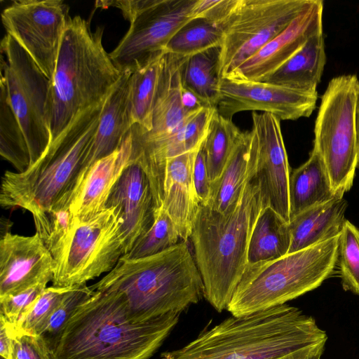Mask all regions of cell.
<instances>
[{
  "label": "cell",
  "instance_id": "1",
  "mask_svg": "<svg viewBox=\"0 0 359 359\" xmlns=\"http://www.w3.org/2000/svg\"><path fill=\"white\" fill-rule=\"evenodd\" d=\"M327 340L313 317L284 304L232 316L161 359H320Z\"/></svg>",
  "mask_w": 359,
  "mask_h": 359
},
{
  "label": "cell",
  "instance_id": "2",
  "mask_svg": "<svg viewBox=\"0 0 359 359\" xmlns=\"http://www.w3.org/2000/svg\"><path fill=\"white\" fill-rule=\"evenodd\" d=\"M170 313L133 322L117 294L94 291L78 307L58 337L51 359H149L179 320Z\"/></svg>",
  "mask_w": 359,
  "mask_h": 359
},
{
  "label": "cell",
  "instance_id": "3",
  "mask_svg": "<svg viewBox=\"0 0 359 359\" xmlns=\"http://www.w3.org/2000/svg\"><path fill=\"white\" fill-rule=\"evenodd\" d=\"M103 104L80 114L29 168L24 172L6 171L2 177L1 205L29 211L36 233L44 243L49 235L52 210L62 201H70L93 144Z\"/></svg>",
  "mask_w": 359,
  "mask_h": 359
},
{
  "label": "cell",
  "instance_id": "4",
  "mask_svg": "<svg viewBox=\"0 0 359 359\" xmlns=\"http://www.w3.org/2000/svg\"><path fill=\"white\" fill-rule=\"evenodd\" d=\"M90 287L118 295L133 322L180 313L196 304L204 292L201 273L185 241L151 256L121 257L106 276Z\"/></svg>",
  "mask_w": 359,
  "mask_h": 359
},
{
  "label": "cell",
  "instance_id": "5",
  "mask_svg": "<svg viewBox=\"0 0 359 359\" xmlns=\"http://www.w3.org/2000/svg\"><path fill=\"white\" fill-rule=\"evenodd\" d=\"M264 208L256 174L231 211L222 214L209 205L200 206L190 239L203 297L219 312L226 309L246 269L250 235Z\"/></svg>",
  "mask_w": 359,
  "mask_h": 359
},
{
  "label": "cell",
  "instance_id": "6",
  "mask_svg": "<svg viewBox=\"0 0 359 359\" xmlns=\"http://www.w3.org/2000/svg\"><path fill=\"white\" fill-rule=\"evenodd\" d=\"M103 33L80 15L68 21L51 81V142L80 114L103 104L123 74L103 46Z\"/></svg>",
  "mask_w": 359,
  "mask_h": 359
},
{
  "label": "cell",
  "instance_id": "7",
  "mask_svg": "<svg viewBox=\"0 0 359 359\" xmlns=\"http://www.w3.org/2000/svg\"><path fill=\"white\" fill-rule=\"evenodd\" d=\"M339 236L277 259L247 265L226 310L234 316H246L317 288L336 267Z\"/></svg>",
  "mask_w": 359,
  "mask_h": 359
},
{
  "label": "cell",
  "instance_id": "8",
  "mask_svg": "<svg viewBox=\"0 0 359 359\" xmlns=\"http://www.w3.org/2000/svg\"><path fill=\"white\" fill-rule=\"evenodd\" d=\"M359 80L355 74L332 78L321 97L313 147L320 155L334 194L344 198L353 186L358 164L355 114Z\"/></svg>",
  "mask_w": 359,
  "mask_h": 359
},
{
  "label": "cell",
  "instance_id": "9",
  "mask_svg": "<svg viewBox=\"0 0 359 359\" xmlns=\"http://www.w3.org/2000/svg\"><path fill=\"white\" fill-rule=\"evenodd\" d=\"M123 219L116 206L106 207L88 220L73 219L71 229L52 254L53 285L74 287L109 272L125 254Z\"/></svg>",
  "mask_w": 359,
  "mask_h": 359
},
{
  "label": "cell",
  "instance_id": "10",
  "mask_svg": "<svg viewBox=\"0 0 359 359\" xmlns=\"http://www.w3.org/2000/svg\"><path fill=\"white\" fill-rule=\"evenodd\" d=\"M0 50L1 83L25 134L32 165L51 142V81L10 35L2 39Z\"/></svg>",
  "mask_w": 359,
  "mask_h": 359
},
{
  "label": "cell",
  "instance_id": "11",
  "mask_svg": "<svg viewBox=\"0 0 359 359\" xmlns=\"http://www.w3.org/2000/svg\"><path fill=\"white\" fill-rule=\"evenodd\" d=\"M313 0H236L220 25L219 79L257 53Z\"/></svg>",
  "mask_w": 359,
  "mask_h": 359
},
{
  "label": "cell",
  "instance_id": "12",
  "mask_svg": "<svg viewBox=\"0 0 359 359\" xmlns=\"http://www.w3.org/2000/svg\"><path fill=\"white\" fill-rule=\"evenodd\" d=\"M196 0H144L130 27L109 53L121 72L135 69L165 52L170 39L194 20Z\"/></svg>",
  "mask_w": 359,
  "mask_h": 359
},
{
  "label": "cell",
  "instance_id": "13",
  "mask_svg": "<svg viewBox=\"0 0 359 359\" xmlns=\"http://www.w3.org/2000/svg\"><path fill=\"white\" fill-rule=\"evenodd\" d=\"M70 17L69 6L62 0L13 1L1 13L7 34L25 49L51 81Z\"/></svg>",
  "mask_w": 359,
  "mask_h": 359
},
{
  "label": "cell",
  "instance_id": "14",
  "mask_svg": "<svg viewBox=\"0 0 359 359\" xmlns=\"http://www.w3.org/2000/svg\"><path fill=\"white\" fill-rule=\"evenodd\" d=\"M317 99V92H304L228 74L219 79L216 109L229 119L243 111H261L272 114L280 121H294L310 116Z\"/></svg>",
  "mask_w": 359,
  "mask_h": 359
},
{
  "label": "cell",
  "instance_id": "15",
  "mask_svg": "<svg viewBox=\"0 0 359 359\" xmlns=\"http://www.w3.org/2000/svg\"><path fill=\"white\" fill-rule=\"evenodd\" d=\"M252 128L259 143L256 177L264 206H270L290 221L289 183L291 173L280 128V120L270 113H252Z\"/></svg>",
  "mask_w": 359,
  "mask_h": 359
},
{
  "label": "cell",
  "instance_id": "16",
  "mask_svg": "<svg viewBox=\"0 0 359 359\" xmlns=\"http://www.w3.org/2000/svg\"><path fill=\"white\" fill-rule=\"evenodd\" d=\"M215 109H201L176 132L163 138L145 142L132 139L130 159L140 165L149 181L156 210L162 205L168 161L202 145Z\"/></svg>",
  "mask_w": 359,
  "mask_h": 359
},
{
  "label": "cell",
  "instance_id": "17",
  "mask_svg": "<svg viewBox=\"0 0 359 359\" xmlns=\"http://www.w3.org/2000/svg\"><path fill=\"white\" fill-rule=\"evenodd\" d=\"M55 261L40 236L4 233L0 240V298L53 280Z\"/></svg>",
  "mask_w": 359,
  "mask_h": 359
},
{
  "label": "cell",
  "instance_id": "18",
  "mask_svg": "<svg viewBox=\"0 0 359 359\" xmlns=\"http://www.w3.org/2000/svg\"><path fill=\"white\" fill-rule=\"evenodd\" d=\"M323 1L312 4L278 35L229 74L255 81H266L313 36L323 32Z\"/></svg>",
  "mask_w": 359,
  "mask_h": 359
},
{
  "label": "cell",
  "instance_id": "19",
  "mask_svg": "<svg viewBox=\"0 0 359 359\" xmlns=\"http://www.w3.org/2000/svg\"><path fill=\"white\" fill-rule=\"evenodd\" d=\"M109 206H116L120 211L126 254L151 227L156 212L149 181L134 161L130 159L112 189L107 203Z\"/></svg>",
  "mask_w": 359,
  "mask_h": 359
},
{
  "label": "cell",
  "instance_id": "20",
  "mask_svg": "<svg viewBox=\"0 0 359 359\" xmlns=\"http://www.w3.org/2000/svg\"><path fill=\"white\" fill-rule=\"evenodd\" d=\"M132 137L129 133L121 147L95 162L73 189L70 211L74 219H90L107 207L114 185L130 161Z\"/></svg>",
  "mask_w": 359,
  "mask_h": 359
},
{
  "label": "cell",
  "instance_id": "21",
  "mask_svg": "<svg viewBox=\"0 0 359 359\" xmlns=\"http://www.w3.org/2000/svg\"><path fill=\"white\" fill-rule=\"evenodd\" d=\"M187 57L165 52L153 109L151 129L145 131L139 126L133 125L130 130L133 140L145 142L167 137L176 132L198 111H187L182 101L181 68Z\"/></svg>",
  "mask_w": 359,
  "mask_h": 359
},
{
  "label": "cell",
  "instance_id": "22",
  "mask_svg": "<svg viewBox=\"0 0 359 359\" xmlns=\"http://www.w3.org/2000/svg\"><path fill=\"white\" fill-rule=\"evenodd\" d=\"M201 146L168 160L165 167L161 208L166 211L181 240L185 242L190 238L201 206L194 184L193 169Z\"/></svg>",
  "mask_w": 359,
  "mask_h": 359
},
{
  "label": "cell",
  "instance_id": "23",
  "mask_svg": "<svg viewBox=\"0 0 359 359\" xmlns=\"http://www.w3.org/2000/svg\"><path fill=\"white\" fill-rule=\"evenodd\" d=\"M132 72L130 70L123 71L102 105L96 133L76 185L95 162L110 155L121 147L133 126L128 113Z\"/></svg>",
  "mask_w": 359,
  "mask_h": 359
},
{
  "label": "cell",
  "instance_id": "24",
  "mask_svg": "<svg viewBox=\"0 0 359 359\" xmlns=\"http://www.w3.org/2000/svg\"><path fill=\"white\" fill-rule=\"evenodd\" d=\"M258 150L255 130L241 132L222 177L211 187L207 205L222 214L235 208L247 183L257 172Z\"/></svg>",
  "mask_w": 359,
  "mask_h": 359
},
{
  "label": "cell",
  "instance_id": "25",
  "mask_svg": "<svg viewBox=\"0 0 359 359\" xmlns=\"http://www.w3.org/2000/svg\"><path fill=\"white\" fill-rule=\"evenodd\" d=\"M347 202L336 198L292 217L289 222L291 243L288 254L309 248L341 233Z\"/></svg>",
  "mask_w": 359,
  "mask_h": 359
},
{
  "label": "cell",
  "instance_id": "26",
  "mask_svg": "<svg viewBox=\"0 0 359 359\" xmlns=\"http://www.w3.org/2000/svg\"><path fill=\"white\" fill-rule=\"evenodd\" d=\"M326 63L323 32L312 36L304 46L266 81L295 90L315 93Z\"/></svg>",
  "mask_w": 359,
  "mask_h": 359
},
{
  "label": "cell",
  "instance_id": "27",
  "mask_svg": "<svg viewBox=\"0 0 359 359\" xmlns=\"http://www.w3.org/2000/svg\"><path fill=\"white\" fill-rule=\"evenodd\" d=\"M337 197L319 153L313 148L309 159L291 171L289 183L290 219Z\"/></svg>",
  "mask_w": 359,
  "mask_h": 359
},
{
  "label": "cell",
  "instance_id": "28",
  "mask_svg": "<svg viewBox=\"0 0 359 359\" xmlns=\"http://www.w3.org/2000/svg\"><path fill=\"white\" fill-rule=\"evenodd\" d=\"M289 223L270 206L262 209L252 229L248 248V265L279 259L288 254Z\"/></svg>",
  "mask_w": 359,
  "mask_h": 359
},
{
  "label": "cell",
  "instance_id": "29",
  "mask_svg": "<svg viewBox=\"0 0 359 359\" xmlns=\"http://www.w3.org/2000/svg\"><path fill=\"white\" fill-rule=\"evenodd\" d=\"M165 52L132 72L130 79L128 113L132 126L145 131L152 126V113Z\"/></svg>",
  "mask_w": 359,
  "mask_h": 359
},
{
  "label": "cell",
  "instance_id": "30",
  "mask_svg": "<svg viewBox=\"0 0 359 359\" xmlns=\"http://www.w3.org/2000/svg\"><path fill=\"white\" fill-rule=\"evenodd\" d=\"M219 47L188 57L181 68L183 86L194 93L208 107L216 108L219 76Z\"/></svg>",
  "mask_w": 359,
  "mask_h": 359
},
{
  "label": "cell",
  "instance_id": "31",
  "mask_svg": "<svg viewBox=\"0 0 359 359\" xmlns=\"http://www.w3.org/2000/svg\"><path fill=\"white\" fill-rule=\"evenodd\" d=\"M241 132L232 119L224 118L215 109L202 145L211 187L222 177Z\"/></svg>",
  "mask_w": 359,
  "mask_h": 359
},
{
  "label": "cell",
  "instance_id": "32",
  "mask_svg": "<svg viewBox=\"0 0 359 359\" xmlns=\"http://www.w3.org/2000/svg\"><path fill=\"white\" fill-rule=\"evenodd\" d=\"M0 154L18 172L32 165L31 156L22 129L11 108L6 88L1 83Z\"/></svg>",
  "mask_w": 359,
  "mask_h": 359
},
{
  "label": "cell",
  "instance_id": "33",
  "mask_svg": "<svg viewBox=\"0 0 359 359\" xmlns=\"http://www.w3.org/2000/svg\"><path fill=\"white\" fill-rule=\"evenodd\" d=\"M222 37V29L216 23L196 19L180 29L166 44L164 50L182 57H190L220 47Z\"/></svg>",
  "mask_w": 359,
  "mask_h": 359
},
{
  "label": "cell",
  "instance_id": "34",
  "mask_svg": "<svg viewBox=\"0 0 359 359\" xmlns=\"http://www.w3.org/2000/svg\"><path fill=\"white\" fill-rule=\"evenodd\" d=\"M180 239L174 222L166 211L161 208L156 210L151 227L121 257L133 259L151 256L175 246L179 243Z\"/></svg>",
  "mask_w": 359,
  "mask_h": 359
},
{
  "label": "cell",
  "instance_id": "35",
  "mask_svg": "<svg viewBox=\"0 0 359 359\" xmlns=\"http://www.w3.org/2000/svg\"><path fill=\"white\" fill-rule=\"evenodd\" d=\"M72 287H46L18 320L11 333L41 336L54 310Z\"/></svg>",
  "mask_w": 359,
  "mask_h": 359
},
{
  "label": "cell",
  "instance_id": "36",
  "mask_svg": "<svg viewBox=\"0 0 359 359\" xmlns=\"http://www.w3.org/2000/svg\"><path fill=\"white\" fill-rule=\"evenodd\" d=\"M336 266L343 289L359 295V229L347 219L338 239Z\"/></svg>",
  "mask_w": 359,
  "mask_h": 359
},
{
  "label": "cell",
  "instance_id": "37",
  "mask_svg": "<svg viewBox=\"0 0 359 359\" xmlns=\"http://www.w3.org/2000/svg\"><path fill=\"white\" fill-rule=\"evenodd\" d=\"M94 293L86 284L72 287L52 313L41 337L50 352L62 330L79 306Z\"/></svg>",
  "mask_w": 359,
  "mask_h": 359
},
{
  "label": "cell",
  "instance_id": "38",
  "mask_svg": "<svg viewBox=\"0 0 359 359\" xmlns=\"http://www.w3.org/2000/svg\"><path fill=\"white\" fill-rule=\"evenodd\" d=\"M47 284L40 283L15 294L0 298V318L11 329H13L29 306L47 287Z\"/></svg>",
  "mask_w": 359,
  "mask_h": 359
},
{
  "label": "cell",
  "instance_id": "39",
  "mask_svg": "<svg viewBox=\"0 0 359 359\" xmlns=\"http://www.w3.org/2000/svg\"><path fill=\"white\" fill-rule=\"evenodd\" d=\"M11 359H51L49 349L41 336L27 334L14 337Z\"/></svg>",
  "mask_w": 359,
  "mask_h": 359
},
{
  "label": "cell",
  "instance_id": "40",
  "mask_svg": "<svg viewBox=\"0 0 359 359\" xmlns=\"http://www.w3.org/2000/svg\"><path fill=\"white\" fill-rule=\"evenodd\" d=\"M193 180L201 205H208L211 199V182L209 178L205 156L202 146L195 160L193 169Z\"/></svg>",
  "mask_w": 359,
  "mask_h": 359
},
{
  "label": "cell",
  "instance_id": "41",
  "mask_svg": "<svg viewBox=\"0 0 359 359\" xmlns=\"http://www.w3.org/2000/svg\"><path fill=\"white\" fill-rule=\"evenodd\" d=\"M14 337L6 323L0 318V355L1 357L11 359Z\"/></svg>",
  "mask_w": 359,
  "mask_h": 359
},
{
  "label": "cell",
  "instance_id": "42",
  "mask_svg": "<svg viewBox=\"0 0 359 359\" xmlns=\"http://www.w3.org/2000/svg\"><path fill=\"white\" fill-rule=\"evenodd\" d=\"M355 131H356V142H357V148H358V164H357V168L359 169V96H358V102H357V107H356Z\"/></svg>",
  "mask_w": 359,
  "mask_h": 359
},
{
  "label": "cell",
  "instance_id": "43",
  "mask_svg": "<svg viewBox=\"0 0 359 359\" xmlns=\"http://www.w3.org/2000/svg\"><path fill=\"white\" fill-rule=\"evenodd\" d=\"M1 359H6V358L1 356Z\"/></svg>",
  "mask_w": 359,
  "mask_h": 359
}]
</instances>
